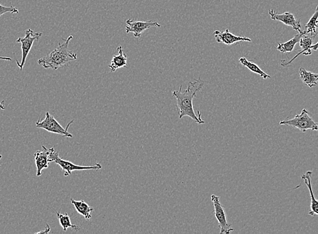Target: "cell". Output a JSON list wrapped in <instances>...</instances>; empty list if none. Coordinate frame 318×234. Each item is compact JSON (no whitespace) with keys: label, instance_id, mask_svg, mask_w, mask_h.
I'll list each match as a JSON object with an SVG mask.
<instances>
[{"label":"cell","instance_id":"cell-1","mask_svg":"<svg viewBox=\"0 0 318 234\" xmlns=\"http://www.w3.org/2000/svg\"><path fill=\"white\" fill-rule=\"evenodd\" d=\"M204 86V81L201 79H195L194 82H189L187 89L183 91V86H180L178 91H173L172 93L176 99V109H177L179 119H181L185 116H189L195 123L203 125L205 122L201 119V112L198 111V115L196 114L193 107V99L197 94L201 91Z\"/></svg>","mask_w":318,"mask_h":234},{"label":"cell","instance_id":"cell-2","mask_svg":"<svg viewBox=\"0 0 318 234\" xmlns=\"http://www.w3.org/2000/svg\"><path fill=\"white\" fill-rule=\"evenodd\" d=\"M73 38V36L70 35L67 39H63V43H59L55 50L43 57L40 58L37 61L38 65L44 69L57 70L77 60V53L69 48L70 41Z\"/></svg>","mask_w":318,"mask_h":234},{"label":"cell","instance_id":"cell-3","mask_svg":"<svg viewBox=\"0 0 318 234\" xmlns=\"http://www.w3.org/2000/svg\"><path fill=\"white\" fill-rule=\"evenodd\" d=\"M280 125L288 126L299 129L302 133H305L308 130L318 131V123H316L310 116L309 112L306 109L302 110L299 115L291 120H285L281 121Z\"/></svg>","mask_w":318,"mask_h":234},{"label":"cell","instance_id":"cell-4","mask_svg":"<svg viewBox=\"0 0 318 234\" xmlns=\"http://www.w3.org/2000/svg\"><path fill=\"white\" fill-rule=\"evenodd\" d=\"M50 160L51 162H55L57 165L62 168V169L65 171L64 176L65 177H69L71 175L73 171H82V170H100L103 168L101 163H97L95 166H81L77 165L75 164L71 163V161L64 160L59 157V154L58 152L55 151L54 147L51 148V153L50 155Z\"/></svg>","mask_w":318,"mask_h":234},{"label":"cell","instance_id":"cell-5","mask_svg":"<svg viewBox=\"0 0 318 234\" xmlns=\"http://www.w3.org/2000/svg\"><path fill=\"white\" fill-rule=\"evenodd\" d=\"M73 123V121H72L65 129L58 123L57 120L53 115H51L49 112H47L45 119L42 120V121L39 120L36 123V127L38 128V129L45 130V131L49 132V133L58 134V135L64 136L65 137L72 138L73 135L68 132V129H69V126L72 125Z\"/></svg>","mask_w":318,"mask_h":234},{"label":"cell","instance_id":"cell-6","mask_svg":"<svg viewBox=\"0 0 318 234\" xmlns=\"http://www.w3.org/2000/svg\"><path fill=\"white\" fill-rule=\"evenodd\" d=\"M42 35H43L42 33H35L33 30L29 29L26 30L25 37H20L17 40V43H21L22 60L21 64L19 63L17 60H16L18 67H19L21 71H23L24 66L25 65L26 60H27V56L29 55L30 51H31L34 42L36 40L39 39Z\"/></svg>","mask_w":318,"mask_h":234},{"label":"cell","instance_id":"cell-7","mask_svg":"<svg viewBox=\"0 0 318 234\" xmlns=\"http://www.w3.org/2000/svg\"><path fill=\"white\" fill-rule=\"evenodd\" d=\"M211 201L213 202L214 207V213L220 228V233L229 234L234 231L231 228L232 224L227 221V217L223 205L220 203L219 197L215 195H211Z\"/></svg>","mask_w":318,"mask_h":234},{"label":"cell","instance_id":"cell-8","mask_svg":"<svg viewBox=\"0 0 318 234\" xmlns=\"http://www.w3.org/2000/svg\"><path fill=\"white\" fill-rule=\"evenodd\" d=\"M127 27L125 28V31L127 33H133L134 37L140 38L143 32L151 27H161L157 22L153 21H137L135 19H128L126 21Z\"/></svg>","mask_w":318,"mask_h":234},{"label":"cell","instance_id":"cell-9","mask_svg":"<svg viewBox=\"0 0 318 234\" xmlns=\"http://www.w3.org/2000/svg\"><path fill=\"white\" fill-rule=\"evenodd\" d=\"M317 34L318 33H304L299 41L300 47H301L302 51L299 52V53H298L295 57L292 58V59L290 60L289 61H282L281 65L283 66V67H287V66L291 65V64L295 61L296 58L299 57V56L301 55V54L305 55H311L312 53L311 47L313 45V39H315V37Z\"/></svg>","mask_w":318,"mask_h":234},{"label":"cell","instance_id":"cell-10","mask_svg":"<svg viewBox=\"0 0 318 234\" xmlns=\"http://www.w3.org/2000/svg\"><path fill=\"white\" fill-rule=\"evenodd\" d=\"M269 15L271 17V19L274 21H279L285 24V25L289 26L293 28L294 30L301 33V23L300 20L295 19V16L293 14L285 13L283 14H277L274 9H270L269 11Z\"/></svg>","mask_w":318,"mask_h":234},{"label":"cell","instance_id":"cell-11","mask_svg":"<svg viewBox=\"0 0 318 234\" xmlns=\"http://www.w3.org/2000/svg\"><path fill=\"white\" fill-rule=\"evenodd\" d=\"M213 35L218 43H224L227 45H232L235 43L239 44L243 41L251 42L250 38L239 37V36L234 35L230 32L229 29H226L224 31H215Z\"/></svg>","mask_w":318,"mask_h":234},{"label":"cell","instance_id":"cell-12","mask_svg":"<svg viewBox=\"0 0 318 234\" xmlns=\"http://www.w3.org/2000/svg\"><path fill=\"white\" fill-rule=\"evenodd\" d=\"M51 149H47L45 146H42V151H37L34 155L35 158L36 168H37V177H41L42 171L44 169H47L49 167L50 155H51Z\"/></svg>","mask_w":318,"mask_h":234},{"label":"cell","instance_id":"cell-13","mask_svg":"<svg viewBox=\"0 0 318 234\" xmlns=\"http://www.w3.org/2000/svg\"><path fill=\"white\" fill-rule=\"evenodd\" d=\"M313 171H308L301 177L302 181L305 182L306 186L309 189L310 193V197H311V207H310V211L309 215H318V201L315 199V196L313 195V189H312L311 185V175Z\"/></svg>","mask_w":318,"mask_h":234},{"label":"cell","instance_id":"cell-14","mask_svg":"<svg viewBox=\"0 0 318 234\" xmlns=\"http://www.w3.org/2000/svg\"><path fill=\"white\" fill-rule=\"evenodd\" d=\"M118 55H114L109 65L111 73H115L117 69L125 68L127 65V56L124 53L123 47L119 45L117 47Z\"/></svg>","mask_w":318,"mask_h":234},{"label":"cell","instance_id":"cell-15","mask_svg":"<svg viewBox=\"0 0 318 234\" xmlns=\"http://www.w3.org/2000/svg\"><path fill=\"white\" fill-rule=\"evenodd\" d=\"M71 203L73 204L74 207H75L76 211L77 213L83 216L84 218L87 221L91 219L92 213L95 209L93 207H90L88 205V204L86 203L85 201L81 200V201H75L73 199H71Z\"/></svg>","mask_w":318,"mask_h":234},{"label":"cell","instance_id":"cell-16","mask_svg":"<svg viewBox=\"0 0 318 234\" xmlns=\"http://www.w3.org/2000/svg\"><path fill=\"white\" fill-rule=\"evenodd\" d=\"M299 75L303 83L308 87L313 88L317 85L318 73L308 72L304 68H300Z\"/></svg>","mask_w":318,"mask_h":234},{"label":"cell","instance_id":"cell-17","mask_svg":"<svg viewBox=\"0 0 318 234\" xmlns=\"http://www.w3.org/2000/svg\"><path fill=\"white\" fill-rule=\"evenodd\" d=\"M304 33H305V31L301 32V33H299V34H297V35H296L293 39L289 40V41L286 42V43H284L278 44L277 49L279 50V51L282 52V53H291V52L293 51L296 44L299 43L300 39H301V38Z\"/></svg>","mask_w":318,"mask_h":234},{"label":"cell","instance_id":"cell-18","mask_svg":"<svg viewBox=\"0 0 318 234\" xmlns=\"http://www.w3.org/2000/svg\"><path fill=\"white\" fill-rule=\"evenodd\" d=\"M240 63L244 67H247L250 71L253 72V73L257 74L260 77L263 78V79H270V76L267 75L265 73H264L263 71L255 64L252 63L251 62L247 61V58L245 57H242L239 60Z\"/></svg>","mask_w":318,"mask_h":234},{"label":"cell","instance_id":"cell-19","mask_svg":"<svg viewBox=\"0 0 318 234\" xmlns=\"http://www.w3.org/2000/svg\"><path fill=\"white\" fill-rule=\"evenodd\" d=\"M58 219H59L60 225L63 227L64 231H67L68 228L71 227L75 231H79L81 228L79 226L73 225L71 223V218L67 213L61 214L59 212H57Z\"/></svg>","mask_w":318,"mask_h":234},{"label":"cell","instance_id":"cell-20","mask_svg":"<svg viewBox=\"0 0 318 234\" xmlns=\"http://www.w3.org/2000/svg\"><path fill=\"white\" fill-rule=\"evenodd\" d=\"M318 27V6L315 12L310 19L309 22L305 26V33H316V29Z\"/></svg>","mask_w":318,"mask_h":234},{"label":"cell","instance_id":"cell-21","mask_svg":"<svg viewBox=\"0 0 318 234\" xmlns=\"http://www.w3.org/2000/svg\"><path fill=\"white\" fill-rule=\"evenodd\" d=\"M6 13L19 14V10L15 7H5V6L0 5V17L5 15Z\"/></svg>","mask_w":318,"mask_h":234},{"label":"cell","instance_id":"cell-22","mask_svg":"<svg viewBox=\"0 0 318 234\" xmlns=\"http://www.w3.org/2000/svg\"><path fill=\"white\" fill-rule=\"evenodd\" d=\"M50 232H51V226H50L49 224H47V225H46L45 229H44L43 231H38L37 232V233H36V234H40V233L47 234V233H49Z\"/></svg>","mask_w":318,"mask_h":234},{"label":"cell","instance_id":"cell-23","mask_svg":"<svg viewBox=\"0 0 318 234\" xmlns=\"http://www.w3.org/2000/svg\"><path fill=\"white\" fill-rule=\"evenodd\" d=\"M311 49L313 50V51H316V50L318 49V42L317 43H315V45L311 46Z\"/></svg>","mask_w":318,"mask_h":234},{"label":"cell","instance_id":"cell-24","mask_svg":"<svg viewBox=\"0 0 318 234\" xmlns=\"http://www.w3.org/2000/svg\"><path fill=\"white\" fill-rule=\"evenodd\" d=\"M0 60H2V61H12V58L9 57H0Z\"/></svg>","mask_w":318,"mask_h":234},{"label":"cell","instance_id":"cell-25","mask_svg":"<svg viewBox=\"0 0 318 234\" xmlns=\"http://www.w3.org/2000/svg\"><path fill=\"white\" fill-rule=\"evenodd\" d=\"M4 103H5V101H3L2 102V103H0V109H5V105H4Z\"/></svg>","mask_w":318,"mask_h":234},{"label":"cell","instance_id":"cell-26","mask_svg":"<svg viewBox=\"0 0 318 234\" xmlns=\"http://www.w3.org/2000/svg\"><path fill=\"white\" fill-rule=\"evenodd\" d=\"M2 158H3V156H2L1 155H0V160L2 159ZM0 167H1V165H0Z\"/></svg>","mask_w":318,"mask_h":234}]
</instances>
